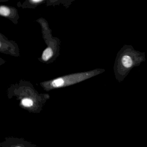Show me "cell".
<instances>
[{
	"label": "cell",
	"mask_w": 147,
	"mask_h": 147,
	"mask_svg": "<svg viewBox=\"0 0 147 147\" xmlns=\"http://www.w3.org/2000/svg\"><path fill=\"white\" fill-rule=\"evenodd\" d=\"M33 101L28 98H24L22 100L21 104L26 108H30L33 105Z\"/></svg>",
	"instance_id": "obj_5"
},
{
	"label": "cell",
	"mask_w": 147,
	"mask_h": 147,
	"mask_svg": "<svg viewBox=\"0 0 147 147\" xmlns=\"http://www.w3.org/2000/svg\"><path fill=\"white\" fill-rule=\"evenodd\" d=\"M0 39L7 40H8V38L6 37L4 35L0 33Z\"/></svg>",
	"instance_id": "obj_7"
},
{
	"label": "cell",
	"mask_w": 147,
	"mask_h": 147,
	"mask_svg": "<svg viewBox=\"0 0 147 147\" xmlns=\"http://www.w3.org/2000/svg\"><path fill=\"white\" fill-rule=\"evenodd\" d=\"M64 81L63 79L61 78L58 79H55L52 82L53 86L55 88L57 87H61L64 85Z\"/></svg>",
	"instance_id": "obj_6"
},
{
	"label": "cell",
	"mask_w": 147,
	"mask_h": 147,
	"mask_svg": "<svg viewBox=\"0 0 147 147\" xmlns=\"http://www.w3.org/2000/svg\"><path fill=\"white\" fill-rule=\"evenodd\" d=\"M53 55V51L51 48L48 47L46 48L43 52L42 54V58L44 61H47L51 58Z\"/></svg>",
	"instance_id": "obj_4"
},
{
	"label": "cell",
	"mask_w": 147,
	"mask_h": 147,
	"mask_svg": "<svg viewBox=\"0 0 147 147\" xmlns=\"http://www.w3.org/2000/svg\"><path fill=\"white\" fill-rule=\"evenodd\" d=\"M123 65L127 68H129L133 65V60L129 55H124L123 57L121 60Z\"/></svg>",
	"instance_id": "obj_3"
},
{
	"label": "cell",
	"mask_w": 147,
	"mask_h": 147,
	"mask_svg": "<svg viewBox=\"0 0 147 147\" xmlns=\"http://www.w3.org/2000/svg\"><path fill=\"white\" fill-rule=\"evenodd\" d=\"M5 63H6V61L5 60L3 59L2 58H0V66L4 64Z\"/></svg>",
	"instance_id": "obj_8"
},
{
	"label": "cell",
	"mask_w": 147,
	"mask_h": 147,
	"mask_svg": "<svg viewBox=\"0 0 147 147\" xmlns=\"http://www.w3.org/2000/svg\"><path fill=\"white\" fill-rule=\"evenodd\" d=\"M0 16L8 19L15 25L20 18L17 9L8 5H0Z\"/></svg>",
	"instance_id": "obj_2"
},
{
	"label": "cell",
	"mask_w": 147,
	"mask_h": 147,
	"mask_svg": "<svg viewBox=\"0 0 147 147\" xmlns=\"http://www.w3.org/2000/svg\"><path fill=\"white\" fill-rule=\"evenodd\" d=\"M21 147L18 146V147Z\"/></svg>",
	"instance_id": "obj_9"
},
{
	"label": "cell",
	"mask_w": 147,
	"mask_h": 147,
	"mask_svg": "<svg viewBox=\"0 0 147 147\" xmlns=\"http://www.w3.org/2000/svg\"><path fill=\"white\" fill-rule=\"evenodd\" d=\"M0 53L15 57L20 56L18 44L9 40L0 39Z\"/></svg>",
	"instance_id": "obj_1"
}]
</instances>
